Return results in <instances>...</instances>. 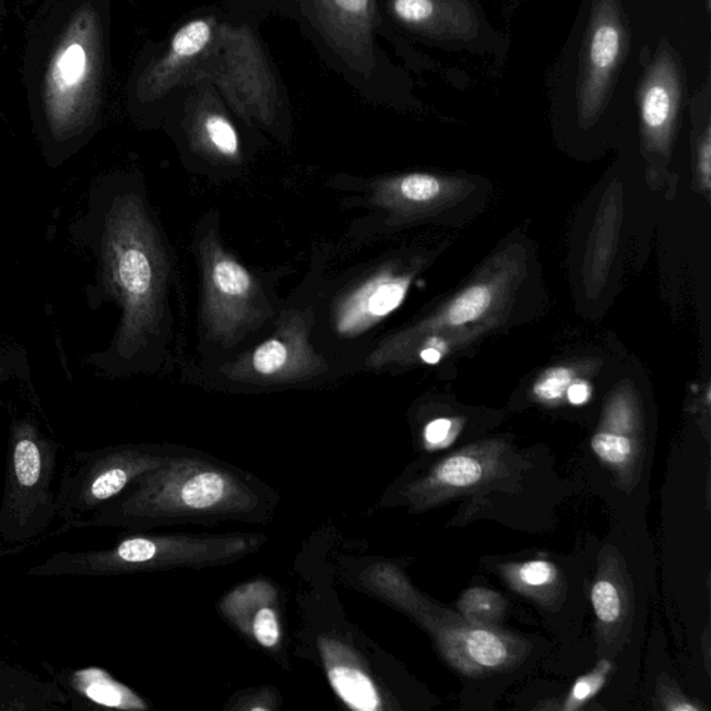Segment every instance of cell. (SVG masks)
I'll return each mask as SVG.
<instances>
[{"instance_id":"6","label":"cell","mask_w":711,"mask_h":711,"mask_svg":"<svg viewBox=\"0 0 711 711\" xmlns=\"http://www.w3.org/2000/svg\"><path fill=\"white\" fill-rule=\"evenodd\" d=\"M252 538L223 536H130L111 549L86 554L58 555L35 570V574L106 576L165 569V567L208 566L237 559L252 550Z\"/></svg>"},{"instance_id":"26","label":"cell","mask_w":711,"mask_h":711,"mask_svg":"<svg viewBox=\"0 0 711 711\" xmlns=\"http://www.w3.org/2000/svg\"><path fill=\"white\" fill-rule=\"evenodd\" d=\"M578 380L574 368L556 366L546 370L532 387V396L545 405H557L565 401L572 382Z\"/></svg>"},{"instance_id":"33","label":"cell","mask_w":711,"mask_h":711,"mask_svg":"<svg viewBox=\"0 0 711 711\" xmlns=\"http://www.w3.org/2000/svg\"><path fill=\"white\" fill-rule=\"evenodd\" d=\"M592 396V388L584 380H576L567 391L566 399L574 406L585 405Z\"/></svg>"},{"instance_id":"12","label":"cell","mask_w":711,"mask_h":711,"mask_svg":"<svg viewBox=\"0 0 711 711\" xmlns=\"http://www.w3.org/2000/svg\"><path fill=\"white\" fill-rule=\"evenodd\" d=\"M626 46L627 29L617 0H595L578 86L582 120H596L605 109Z\"/></svg>"},{"instance_id":"7","label":"cell","mask_w":711,"mask_h":711,"mask_svg":"<svg viewBox=\"0 0 711 711\" xmlns=\"http://www.w3.org/2000/svg\"><path fill=\"white\" fill-rule=\"evenodd\" d=\"M224 17L222 7H204L192 10L176 25L142 70L137 90L141 104L165 120L183 92L203 83Z\"/></svg>"},{"instance_id":"2","label":"cell","mask_w":711,"mask_h":711,"mask_svg":"<svg viewBox=\"0 0 711 711\" xmlns=\"http://www.w3.org/2000/svg\"><path fill=\"white\" fill-rule=\"evenodd\" d=\"M222 8L239 22L260 25L273 15L289 20L363 99L395 100L396 71L381 48L387 31L378 0H223Z\"/></svg>"},{"instance_id":"18","label":"cell","mask_w":711,"mask_h":711,"mask_svg":"<svg viewBox=\"0 0 711 711\" xmlns=\"http://www.w3.org/2000/svg\"><path fill=\"white\" fill-rule=\"evenodd\" d=\"M469 183L428 173L403 174L375 183L371 202L395 217L422 216L464 197Z\"/></svg>"},{"instance_id":"22","label":"cell","mask_w":711,"mask_h":711,"mask_svg":"<svg viewBox=\"0 0 711 711\" xmlns=\"http://www.w3.org/2000/svg\"><path fill=\"white\" fill-rule=\"evenodd\" d=\"M73 685L91 702L119 710H146L147 706L126 685L116 682L105 669L90 667L80 669Z\"/></svg>"},{"instance_id":"29","label":"cell","mask_w":711,"mask_h":711,"mask_svg":"<svg viewBox=\"0 0 711 711\" xmlns=\"http://www.w3.org/2000/svg\"><path fill=\"white\" fill-rule=\"evenodd\" d=\"M28 375L25 353L7 340H0V383Z\"/></svg>"},{"instance_id":"11","label":"cell","mask_w":711,"mask_h":711,"mask_svg":"<svg viewBox=\"0 0 711 711\" xmlns=\"http://www.w3.org/2000/svg\"><path fill=\"white\" fill-rule=\"evenodd\" d=\"M422 616L443 656L463 674L499 672L523 656L524 643L496 627L467 621L449 611L427 608Z\"/></svg>"},{"instance_id":"3","label":"cell","mask_w":711,"mask_h":711,"mask_svg":"<svg viewBox=\"0 0 711 711\" xmlns=\"http://www.w3.org/2000/svg\"><path fill=\"white\" fill-rule=\"evenodd\" d=\"M260 498L242 479L202 460L167 458L132 484L116 503L100 506L86 525H122L176 519H232L254 513Z\"/></svg>"},{"instance_id":"34","label":"cell","mask_w":711,"mask_h":711,"mask_svg":"<svg viewBox=\"0 0 711 711\" xmlns=\"http://www.w3.org/2000/svg\"><path fill=\"white\" fill-rule=\"evenodd\" d=\"M663 702H664V709H667V710H674V711H682V710L697 711V710H699V706L688 702V699H685L678 692H669V690H667L666 695H664Z\"/></svg>"},{"instance_id":"31","label":"cell","mask_w":711,"mask_h":711,"mask_svg":"<svg viewBox=\"0 0 711 711\" xmlns=\"http://www.w3.org/2000/svg\"><path fill=\"white\" fill-rule=\"evenodd\" d=\"M462 422L457 418H437L424 429V442L428 449L449 447L457 439Z\"/></svg>"},{"instance_id":"20","label":"cell","mask_w":711,"mask_h":711,"mask_svg":"<svg viewBox=\"0 0 711 711\" xmlns=\"http://www.w3.org/2000/svg\"><path fill=\"white\" fill-rule=\"evenodd\" d=\"M320 649L327 674L337 697L357 711L382 709V699L370 675L349 656L347 649L331 639H321Z\"/></svg>"},{"instance_id":"21","label":"cell","mask_w":711,"mask_h":711,"mask_svg":"<svg viewBox=\"0 0 711 711\" xmlns=\"http://www.w3.org/2000/svg\"><path fill=\"white\" fill-rule=\"evenodd\" d=\"M45 448L38 434L27 424L15 428L12 453H10L9 481L12 483V500L34 496L45 473Z\"/></svg>"},{"instance_id":"17","label":"cell","mask_w":711,"mask_h":711,"mask_svg":"<svg viewBox=\"0 0 711 711\" xmlns=\"http://www.w3.org/2000/svg\"><path fill=\"white\" fill-rule=\"evenodd\" d=\"M642 413L638 396L621 386L608 398L605 412L592 437L591 448L623 483H632L642 459Z\"/></svg>"},{"instance_id":"30","label":"cell","mask_w":711,"mask_h":711,"mask_svg":"<svg viewBox=\"0 0 711 711\" xmlns=\"http://www.w3.org/2000/svg\"><path fill=\"white\" fill-rule=\"evenodd\" d=\"M252 633L264 648L277 647L281 639V629L277 613L270 607L260 608L253 618Z\"/></svg>"},{"instance_id":"32","label":"cell","mask_w":711,"mask_h":711,"mask_svg":"<svg viewBox=\"0 0 711 711\" xmlns=\"http://www.w3.org/2000/svg\"><path fill=\"white\" fill-rule=\"evenodd\" d=\"M698 168L700 181H702L706 191L710 189L711 176V134L710 127L706 128L704 134L700 138L698 151Z\"/></svg>"},{"instance_id":"24","label":"cell","mask_w":711,"mask_h":711,"mask_svg":"<svg viewBox=\"0 0 711 711\" xmlns=\"http://www.w3.org/2000/svg\"><path fill=\"white\" fill-rule=\"evenodd\" d=\"M591 600L597 621L613 628L620 624L627 611V593L623 582L613 576L597 578L592 586Z\"/></svg>"},{"instance_id":"9","label":"cell","mask_w":711,"mask_h":711,"mask_svg":"<svg viewBox=\"0 0 711 711\" xmlns=\"http://www.w3.org/2000/svg\"><path fill=\"white\" fill-rule=\"evenodd\" d=\"M165 120L183 155L192 161L217 170H239L244 166L247 150L242 134L249 128L216 86L193 85L178 98Z\"/></svg>"},{"instance_id":"14","label":"cell","mask_w":711,"mask_h":711,"mask_svg":"<svg viewBox=\"0 0 711 711\" xmlns=\"http://www.w3.org/2000/svg\"><path fill=\"white\" fill-rule=\"evenodd\" d=\"M508 447L502 441H485L450 454L406 490L413 508L427 509L472 493L506 473Z\"/></svg>"},{"instance_id":"13","label":"cell","mask_w":711,"mask_h":711,"mask_svg":"<svg viewBox=\"0 0 711 711\" xmlns=\"http://www.w3.org/2000/svg\"><path fill=\"white\" fill-rule=\"evenodd\" d=\"M414 273H399L395 265H383L363 274L332 299L329 325L340 340H357L392 315L405 300Z\"/></svg>"},{"instance_id":"1","label":"cell","mask_w":711,"mask_h":711,"mask_svg":"<svg viewBox=\"0 0 711 711\" xmlns=\"http://www.w3.org/2000/svg\"><path fill=\"white\" fill-rule=\"evenodd\" d=\"M94 210L102 279L121 307L115 341L96 363L122 372L157 367L173 329L170 250L140 183H104Z\"/></svg>"},{"instance_id":"27","label":"cell","mask_w":711,"mask_h":711,"mask_svg":"<svg viewBox=\"0 0 711 711\" xmlns=\"http://www.w3.org/2000/svg\"><path fill=\"white\" fill-rule=\"evenodd\" d=\"M612 669L613 663L608 662V660H602L591 673L578 678L569 697L566 699L565 706H562V710L574 711L581 709L588 700L601 692Z\"/></svg>"},{"instance_id":"5","label":"cell","mask_w":711,"mask_h":711,"mask_svg":"<svg viewBox=\"0 0 711 711\" xmlns=\"http://www.w3.org/2000/svg\"><path fill=\"white\" fill-rule=\"evenodd\" d=\"M203 83L216 86L238 119L256 134L288 140L293 130L288 91L259 24L239 22L225 12L216 54Z\"/></svg>"},{"instance_id":"19","label":"cell","mask_w":711,"mask_h":711,"mask_svg":"<svg viewBox=\"0 0 711 711\" xmlns=\"http://www.w3.org/2000/svg\"><path fill=\"white\" fill-rule=\"evenodd\" d=\"M383 20L435 38H465L475 27L473 9L462 0H378Z\"/></svg>"},{"instance_id":"16","label":"cell","mask_w":711,"mask_h":711,"mask_svg":"<svg viewBox=\"0 0 711 711\" xmlns=\"http://www.w3.org/2000/svg\"><path fill=\"white\" fill-rule=\"evenodd\" d=\"M683 98L682 70L668 46H660L639 86V111L644 146L668 155Z\"/></svg>"},{"instance_id":"8","label":"cell","mask_w":711,"mask_h":711,"mask_svg":"<svg viewBox=\"0 0 711 711\" xmlns=\"http://www.w3.org/2000/svg\"><path fill=\"white\" fill-rule=\"evenodd\" d=\"M316 324V306L281 310L268 337L216 362L220 376L235 382L277 386L327 375L331 362L310 340Z\"/></svg>"},{"instance_id":"28","label":"cell","mask_w":711,"mask_h":711,"mask_svg":"<svg viewBox=\"0 0 711 711\" xmlns=\"http://www.w3.org/2000/svg\"><path fill=\"white\" fill-rule=\"evenodd\" d=\"M86 54L80 44L70 45L56 63V79L61 86H75L85 74Z\"/></svg>"},{"instance_id":"15","label":"cell","mask_w":711,"mask_h":711,"mask_svg":"<svg viewBox=\"0 0 711 711\" xmlns=\"http://www.w3.org/2000/svg\"><path fill=\"white\" fill-rule=\"evenodd\" d=\"M166 459L137 449L110 450L91 458L66 487L64 508L70 513L94 511L125 493Z\"/></svg>"},{"instance_id":"25","label":"cell","mask_w":711,"mask_h":711,"mask_svg":"<svg viewBox=\"0 0 711 711\" xmlns=\"http://www.w3.org/2000/svg\"><path fill=\"white\" fill-rule=\"evenodd\" d=\"M459 616L481 626L496 627L503 617L506 601L502 595L485 588L465 591L458 603Z\"/></svg>"},{"instance_id":"10","label":"cell","mask_w":711,"mask_h":711,"mask_svg":"<svg viewBox=\"0 0 711 711\" xmlns=\"http://www.w3.org/2000/svg\"><path fill=\"white\" fill-rule=\"evenodd\" d=\"M517 273L519 269L510 263L490 275H485L477 283L465 286L427 319L387 337L366 357V366L382 367L390 363H406L414 347L427 337H447L457 344V340L473 335V332L467 331V327L478 324L483 320L489 321L498 315L500 307L508 301Z\"/></svg>"},{"instance_id":"23","label":"cell","mask_w":711,"mask_h":711,"mask_svg":"<svg viewBox=\"0 0 711 711\" xmlns=\"http://www.w3.org/2000/svg\"><path fill=\"white\" fill-rule=\"evenodd\" d=\"M503 576L516 591L536 600H546L555 592L559 582V570L545 560H531L519 565L503 566Z\"/></svg>"},{"instance_id":"4","label":"cell","mask_w":711,"mask_h":711,"mask_svg":"<svg viewBox=\"0 0 711 711\" xmlns=\"http://www.w3.org/2000/svg\"><path fill=\"white\" fill-rule=\"evenodd\" d=\"M197 254L202 279V337L225 359L270 330L280 311L262 279L224 248L216 228H198Z\"/></svg>"}]
</instances>
